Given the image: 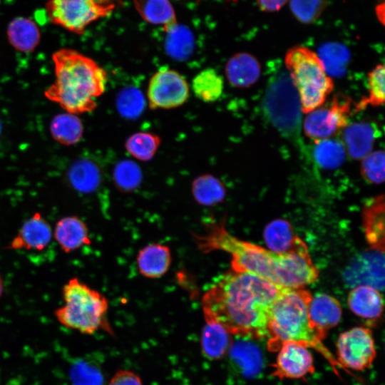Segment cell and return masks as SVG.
Instances as JSON below:
<instances>
[{
	"label": "cell",
	"instance_id": "obj_1",
	"mask_svg": "<svg viewBox=\"0 0 385 385\" xmlns=\"http://www.w3.org/2000/svg\"><path fill=\"white\" fill-rule=\"evenodd\" d=\"M283 288L254 274L228 272L202 296L205 321L231 335L268 338L270 309Z\"/></svg>",
	"mask_w": 385,
	"mask_h": 385
},
{
	"label": "cell",
	"instance_id": "obj_2",
	"mask_svg": "<svg viewBox=\"0 0 385 385\" xmlns=\"http://www.w3.org/2000/svg\"><path fill=\"white\" fill-rule=\"evenodd\" d=\"M195 238L203 253H229L232 271L254 274L280 287L304 288L319 275L302 240L289 252H276L235 237L226 230L224 220L208 225L205 233Z\"/></svg>",
	"mask_w": 385,
	"mask_h": 385
},
{
	"label": "cell",
	"instance_id": "obj_3",
	"mask_svg": "<svg viewBox=\"0 0 385 385\" xmlns=\"http://www.w3.org/2000/svg\"><path fill=\"white\" fill-rule=\"evenodd\" d=\"M52 61L56 78L44 91L47 99L70 113L93 111L106 89V71L91 58L71 48L56 51Z\"/></svg>",
	"mask_w": 385,
	"mask_h": 385
},
{
	"label": "cell",
	"instance_id": "obj_4",
	"mask_svg": "<svg viewBox=\"0 0 385 385\" xmlns=\"http://www.w3.org/2000/svg\"><path fill=\"white\" fill-rule=\"evenodd\" d=\"M312 297L310 292L303 288L282 289L269 315L268 349L277 351L283 342H296L318 351L332 366H341L312 327L309 316Z\"/></svg>",
	"mask_w": 385,
	"mask_h": 385
},
{
	"label": "cell",
	"instance_id": "obj_5",
	"mask_svg": "<svg viewBox=\"0 0 385 385\" xmlns=\"http://www.w3.org/2000/svg\"><path fill=\"white\" fill-rule=\"evenodd\" d=\"M270 71L262 101L265 116L284 138L307 156L301 137L302 112L297 91L285 67L272 66Z\"/></svg>",
	"mask_w": 385,
	"mask_h": 385
},
{
	"label": "cell",
	"instance_id": "obj_6",
	"mask_svg": "<svg viewBox=\"0 0 385 385\" xmlns=\"http://www.w3.org/2000/svg\"><path fill=\"white\" fill-rule=\"evenodd\" d=\"M62 297L64 304L54 314L63 326L85 334L101 329L111 333L106 317L108 302L104 295L73 277L62 287Z\"/></svg>",
	"mask_w": 385,
	"mask_h": 385
},
{
	"label": "cell",
	"instance_id": "obj_7",
	"mask_svg": "<svg viewBox=\"0 0 385 385\" xmlns=\"http://www.w3.org/2000/svg\"><path fill=\"white\" fill-rule=\"evenodd\" d=\"M284 64L297 91L302 112L307 114L323 105L334 83L318 54L307 47L295 46L287 51Z\"/></svg>",
	"mask_w": 385,
	"mask_h": 385
},
{
	"label": "cell",
	"instance_id": "obj_8",
	"mask_svg": "<svg viewBox=\"0 0 385 385\" xmlns=\"http://www.w3.org/2000/svg\"><path fill=\"white\" fill-rule=\"evenodd\" d=\"M115 7L114 0H49L46 9L53 24L81 34L90 24L108 16Z\"/></svg>",
	"mask_w": 385,
	"mask_h": 385
},
{
	"label": "cell",
	"instance_id": "obj_9",
	"mask_svg": "<svg viewBox=\"0 0 385 385\" xmlns=\"http://www.w3.org/2000/svg\"><path fill=\"white\" fill-rule=\"evenodd\" d=\"M351 101L334 96L327 105H322L307 113L302 128L304 135L314 143L332 138L349 124Z\"/></svg>",
	"mask_w": 385,
	"mask_h": 385
},
{
	"label": "cell",
	"instance_id": "obj_10",
	"mask_svg": "<svg viewBox=\"0 0 385 385\" xmlns=\"http://www.w3.org/2000/svg\"><path fill=\"white\" fill-rule=\"evenodd\" d=\"M338 362L342 368L363 371L369 368L376 352L372 332L357 327L342 333L337 342Z\"/></svg>",
	"mask_w": 385,
	"mask_h": 385
},
{
	"label": "cell",
	"instance_id": "obj_11",
	"mask_svg": "<svg viewBox=\"0 0 385 385\" xmlns=\"http://www.w3.org/2000/svg\"><path fill=\"white\" fill-rule=\"evenodd\" d=\"M189 96L186 80L178 72L161 68L150 78L147 91L152 109H170L183 105Z\"/></svg>",
	"mask_w": 385,
	"mask_h": 385
},
{
	"label": "cell",
	"instance_id": "obj_12",
	"mask_svg": "<svg viewBox=\"0 0 385 385\" xmlns=\"http://www.w3.org/2000/svg\"><path fill=\"white\" fill-rule=\"evenodd\" d=\"M272 364V375L280 379H302L314 371V360L309 347L292 341L283 342L277 351Z\"/></svg>",
	"mask_w": 385,
	"mask_h": 385
},
{
	"label": "cell",
	"instance_id": "obj_13",
	"mask_svg": "<svg viewBox=\"0 0 385 385\" xmlns=\"http://www.w3.org/2000/svg\"><path fill=\"white\" fill-rule=\"evenodd\" d=\"M51 238V225L40 212H36L23 223L7 248L40 251L50 243Z\"/></svg>",
	"mask_w": 385,
	"mask_h": 385
},
{
	"label": "cell",
	"instance_id": "obj_14",
	"mask_svg": "<svg viewBox=\"0 0 385 385\" xmlns=\"http://www.w3.org/2000/svg\"><path fill=\"white\" fill-rule=\"evenodd\" d=\"M309 316L319 338L324 340L328 332L337 326L342 318L339 302L333 297L320 293L312 297Z\"/></svg>",
	"mask_w": 385,
	"mask_h": 385
},
{
	"label": "cell",
	"instance_id": "obj_15",
	"mask_svg": "<svg viewBox=\"0 0 385 385\" xmlns=\"http://www.w3.org/2000/svg\"><path fill=\"white\" fill-rule=\"evenodd\" d=\"M379 135L378 128L374 123L355 122L349 123L342 130L341 141L349 156L359 160L371 152Z\"/></svg>",
	"mask_w": 385,
	"mask_h": 385
},
{
	"label": "cell",
	"instance_id": "obj_16",
	"mask_svg": "<svg viewBox=\"0 0 385 385\" xmlns=\"http://www.w3.org/2000/svg\"><path fill=\"white\" fill-rule=\"evenodd\" d=\"M384 262L383 253L379 252L364 255L346 272V279L358 286L383 288Z\"/></svg>",
	"mask_w": 385,
	"mask_h": 385
},
{
	"label": "cell",
	"instance_id": "obj_17",
	"mask_svg": "<svg viewBox=\"0 0 385 385\" xmlns=\"http://www.w3.org/2000/svg\"><path fill=\"white\" fill-rule=\"evenodd\" d=\"M53 236L60 248L66 253L91 242L86 224L76 215L61 218L55 225Z\"/></svg>",
	"mask_w": 385,
	"mask_h": 385
},
{
	"label": "cell",
	"instance_id": "obj_18",
	"mask_svg": "<svg viewBox=\"0 0 385 385\" xmlns=\"http://www.w3.org/2000/svg\"><path fill=\"white\" fill-rule=\"evenodd\" d=\"M365 237L374 250L384 253V197L379 195L369 199L363 209Z\"/></svg>",
	"mask_w": 385,
	"mask_h": 385
},
{
	"label": "cell",
	"instance_id": "obj_19",
	"mask_svg": "<svg viewBox=\"0 0 385 385\" xmlns=\"http://www.w3.org/2000/svg\"><path fill=\"white\" fill-rule=\"evenodd\" d=\"M257 59L247 53H237L226 63L225 75L230 83L237 88H247L260 76Z\"/></svg>",
	"mask_w": 385,
	"mask_h": 385
},
{
	"label": "cell",
	"instance_id": "obj_20",
	"mask_svg": "<svg viewBox=\"0 0 385 385\" xmlns=\"http://www.w3.org/2000/svg\"><path fill=\"white\" fill-rule=\"evenodd\" d=\"M171 259V252L168 246L158 243L150 244L138 254L139 272L148 278L161 277L168 272Z\"/></svg>",
	"mask_w": 385,
	"mask_h": 385
},
{
	"label": "cell",
	"instance_id": "obj_21",
	"mask_svg": "<svg viewBox=\"0 0 385 385\" xmlns=\"http://www.w3.org/2000/svg\"><path fill=\"white\" fill-rule=\"evenodd\" d=\"M348 304L358 317L367 319L379 318L383 311V299L379 290L368 285H359L349 294Z\"/></svg>",
	"mask_w": 385,
	"mask_h": 385
},
{
	"label": "cell",
	"instance_id": "obj_22",
	"mask_svg": "<svg viewBox=\"0 0 385 385\" xmlns=\"http://www.w3.org/2000/svg\"><path fill=\"white\" fill-rule=\"evenodd\" d=\"M70 185L81 193H90L98 189L101 182L99 167L87 158H80L70 166L67 172Z\"/></svg>",
	"mask_w": 385,
	"mask_h": 385
},
{
	"label": "cell",
	"instance_id": "obj_23",
	"mask_svg": "<svg viewBox=\"0 0 385 385\" xmlns=\"http://www.w3.org/2000/svg\"><path fill=\"white\" fill-rule=\"evenodd\" d=\"M133 2L139 15L148 23L162 26L163 30L178 23L169 0H133Z\"/></svg>",
	"mask_w": 385,
	"mask_h": 385
},
{
	"label": "cell",
	"instance_id": "obj_24",
	"mask_svg": "<svg viewBox=\"0 0 385 385\" xmlns=\"http://www.w3.org/2000/svg\"><path fill=\"white\" fill-rule=\"evenodd\" d=\"M7 36L9 43L18 51L31 52L40 41V31L29 19L18 17L9 24Z\"/></svg>",
	"mask_w": 385,
	"mask_h": 385
},
{
	"label": "cell",
	"instance_id": "obj_25",
	"mask_svg": "<svg viewBox=\"0 0 385 385\" xmlns=\"http://www.w3.org/2000/svg\"><path fill=\"white\" fill-rule=\"evenodd\" d=\"M264 238L270 250L279 253L294 250L302 241L285 220H275L267 225Z\"/></svg>",
	"mask_w": 385,
	"mask_h": 385
},
{
	"label": "cell",
	"instance_id": "obj_26",
	"mask_svg": "<svg viewBox=\"0 0 385 385\" xmlns=\"http://www.w3.org/2000/svg\"><path fill=\"white\" fill-rule=\"evenodd\" d=\"M49 128L53 138L64 145L76 144L83 136V127L81 119L77 115L68 112L55 115Z\"/></svg>",
	"mask_w": 385,
	"mask_h": 385
},
{
	"label": "cell",
	"instance_id": "obj_27",
	"mask_svg": "<svg viewBox=\"0 0 385 385\" xmlns=\"http://www.w3.org/2000/svg\"><path fill=\"white\" fill-rule=\"evenodd\" d=\"M204 354L212 359L222 357L231 345V334L220 324L206 322L201 339Z\"/></svg>",
	"mask_w": 385,
	"mask_h": 385
},
{
	"label": "cell",
	"instance_id": "obj_28",
	"mask_svg": "<svg viewBox=\"0 0 385 385\" xmlns=\"http://www.w3.org/2000/svg\"><path fill=\"white\" fill-rule=\"evenodd\" d=\"M192 88L197 98L204 102L212 103L221 96L224 81L215 69L207 68L195 76Z\"/></svg>",
	"mask_w": 385,
	"mask_h": 385
},
{
	"label": "cell",
	"instance_id": "obj_29",
	"mask_svg": "<svg viewBox=\"0 0 385 385\" xmlns=\"http://www.w3.org/2000/svg\"><path fill=\"white\" fill-rule=\"evenodd\" d=\"M192 192L198 203L211 206L222 202L226 191L224 185L218 178L210 174H205L194 180Z\"/></svg>",
	"mask_w": 385,
	"mask_h": 385
},
{
	"label": "cell",
	"instance_id": "obj_30",
	"mask_svg": "<svg viewBox=\"0 0 385 385\" xmlns=\"http://www.w3.org/2000/svg\"><path fill=\"white\" fill-rule=\"evenodd\" d=\"M312 156L317 164L324 169H335L344 162L346 150L341 140L324 139L314 143Z\"/></svg>",
	"mask_w": 385,
	"mask_h": 385
},
{
	"label": "cell",
	"instance_id": "obj_31",
	"mask_svg": "<svg viewBox=\"0 0 385 385\" xmlns=\"http://www.w3.org/2000/svg\"><path fill=\"white\" fill-rule=\"evenodd\" d=\"M166 33L165 50L176 59L187 58L193 48V36L185 26L178 23L164 30Z\"/></svg>",
	"mask_w": 385,
	"mask_h": 385
},
{
	"label": "cell",
	"instance_id": "obj_32",
	"mask_svg": "<svg viewBox=\"0 0 385 385\" xmlns=\"http://www.w3.org/2000/svg\"><path fill=\"white\" fill-rule=\"evenodd\" d=\"M320 58L329 76H341L346 71L350 54L348 49L341 43H328L319 49Z\"/></svg>",
	"mask_w": 385,
	"mask_h": 385
},
{
	"label": "cell",
	"instance_id": "obj_33",
	"mask_svg": "<svg viewBox=\"0 0 385 385\" xmlns=\"http://www.w3.org/2000/svg\"><path fill=\"white\" fill-rule=\"evenodd\" d=\"M160 138L158 135L148 132H138L131 135L125 142L128 153L141 161H148L155 155Z\"/></svg>",
	"mask_w": 385,
	"mask_h": 385
},
{
	"label": "cell",
	"instance_id": "obj_34",
	"mask_svg": "<svg viewBox=\"0 0 385 385\" xmlns=\"http://www.w3.org/2000/svg\"><path fill=\"white\" fill-rule=\"evenodd\" d=\"M118 113L124 118L134 119L139 117L145 108V98L142 92L133 87L120 91L116 98Z\"/></svg>",
	"mask_w": 385,
	"mask_h": 385
},
{
	"label": "cell",
	"instance_id": "obj_35",
	"mask_svg": "<svg viewBox=\"0 0 385 385\" xmlns=\"http://www.w3.org/2000/svg\"><path fill=\"white\" fill-rule=\"evenodd\" d=\"M113 178L119 190L129 192L139 186L142 180V172L140 168L133 161L123 160L115 165Z\"/></svg>",
	"mask_w": 385,
	"mask_h": 385
},
{
	"label": "cell",
	"instance_id": "obj_36",
	"mask_svg": "<svg viewBox=\"0 0 385 385\" xmlns=\"http://www.w3.org/2000/svg\"><path fill=\"white\" fill-rule=\"evenodd\" d=\"M69 377L73 385H103L101 369L93 362L85 359L72 364Z\"/></svg>",
	"mask_w": 385,
	"mask_h": 385
},
{
	"label": "cell",
	"instance_id": "obj_37",
	"mask_svg": "<svg viewBox=\"0 0 385 385\" xmlns=\"http://www.w3.org/2000/svg\"><path fill=\"white\" fill-rule=\"evenodd\" d=\"M294 18L304 24L316 21L326 9L329 0H289Z\"/></svg>",
	"mask_w": 385,
	"mask_h": 385
},
{
	"label": "cell",
	"instance_id": "obj_38",
	"mask_svg": "<svg viewBox=\"0 0 385 385\" xmlns=\"http://www.w3.org/2000/svg\"><path fill=\"white\" fill-rule=\"evenodd\" d=\"M384 65L378 64L368 73L369 96L357 106L361 110L366 105L380 106L384 103Z\"/></svg>",
	"mask_w": 385,
	"mask_h": 385
},
{
	"label": "cell",
	"instance_id": "obj_39",
	"mask_svg": "<svg viewBox=\"0 0 385 385\" xmlns=\"http://www.w3.org/2000/svg\"><path fill=\"white\" fill-rule=\"evenodd\" d=\"M384 152L371 151L362 158L361 173L364 180L370 183L380 184L384 180Z\"/></svg>",
	"mask_w": 385,
	"mask_h": 385
},
{
	"label": "cell",
	"instance_id": "obj_40",
	"mask_svg": "<svg viewBox=\"0 0 385 385\" xmlns=\"http://www.w3.org/2000/svg\"><path fill=\"white\" fill-rule=\"evenodd\" d=\"M108 385H143V384L139 376L135 373L121 370L113 376Z\"/></svg>",
	"mask_w": 385,
	"mask_h": 385
},
{
	"label": "cell",
	"instance_id": "obj_41",
	"mask_svg": "<svg viewBox=\"0 0 385 385\" xmlns=\"http://www.w3.org/2000/svg\"><path fill=\"white\" fill-rule=\"evenodd\" d=\"M289 0H256L259 9L264 12H276L279 11Z\"/></svg>",
	"mask_w": 385,
	"mask_h": 385
},
{
	"label": "cell",
	"instance_id": "obj_42",
	"mask_svg": "<svg viewBox=\"0 0 385 385\" xmlns=\"http://www.w3.org/2000/svg\"><path fill=\"white\" fill-rule=\"evenodd\" d=\"M3 292H4V282H3L2 277L0 274V297H1L3 294Z\"/></svg>",
	"mask_w": 385,
	"mask_h": 385
}]
</instances>
